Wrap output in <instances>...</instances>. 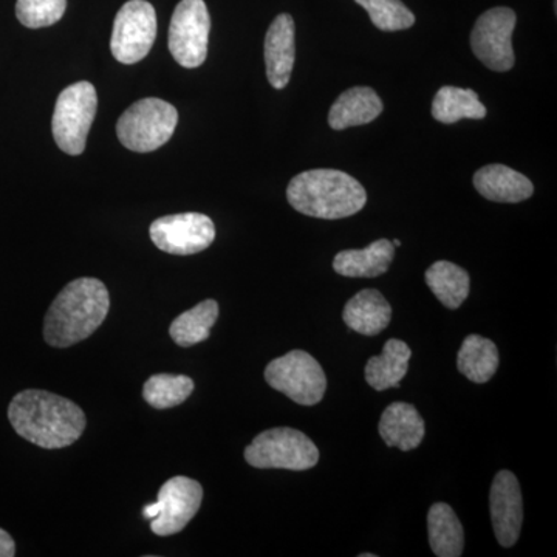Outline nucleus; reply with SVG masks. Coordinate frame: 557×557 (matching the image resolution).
<instances>
[{"mask_svg":"<svg viewBox=\"0 0 557 557\" xmlns=\"http://www.w3.org/2000/svg\"><path fill=\"white\" fill-rule=\"evenodd\" d=\"M474 186L480 196L497 203H520L534 193L530 178L505 164L483 166L474 174Z\"/></svg>","mask_w":557,"mask_h":557,"instance_id":"15","label":"nucleus"},{"mask_svg":"<svg viewBox=\"0 0 557 557\" xmlns=\"http://www.w3.org/2000/svg\"><path fill=\"white\" fill-rule=\"evenodd\" d=\"M265 380L274 391L300 406L318 405L327 391L324 369L304 350L288 351L284 357L273 359L267 366Z\"/></svg>","mask_w":557,"mask_h":557,"instance_id":"7","label":"nucleus"},{"mask_svg":"<svg viewBox=\"0 0 557 557\" xmlns=\"http://www.w3.org/2000/svg\"><path fill=\"white\" fill-rule=\"evenodd\" d=\"M157 38V13L146 0H129L121 7L113 22L110 50L121 64L145 60Z\"/></svg>","mask_w":557,"mask_h":557,"instance_id":"8","label":"nucleus"},{"mask_svg":"<svg viewBox=\"0 0 557 557\" xmlns=\"http://www.w3.org/2000/svg\"><path fill=\"white\" fill-rule=\"evenodd\" d=\"M97 109V89L89 81H79L61 91L54 106L51 132L62 152L81 156L86 150Z\"/></svg>","mask_w":557,"mask_h":557,"instance_id":"5","label":"nucleus"},{"mask_svg":"<svg viewBox=\"0 0 557 557\" xmlns=\"http://www.w3.org/2000/svg\"><path fill=\"white\" fill-rule=\"evenodd\" d=\"M9 420L17 435L44 449L67 448L87 424L76 403L38 388H27L11 399Z\"/></svg>","mask_w":557,"mask_h":557,"instance_id":"1","label":"nucleus"},{"mask_svg":"<svg viewBox=\"0 0 557 557\" xmlns=\"http://www.w3.org/2000/svg\"><path fill=\"white\" fill-rule=\"evenodd\" d=\"M347 327L364 336H376L392 321V307L379 289H361L344 307Z\"/></svg>","mask_w":557,"mask_h":557,"instance_id":"17","label":"nucleus"},{"mask_svg":"<svg viewBox=\"0 0 557 557\" xmlns=\"http://www.w3.org/2000/svg\"><path fill=\"white\" fill-rule=\"evenodd\" d=\"M218 318L219 304L214 299L203 300L174 319L170 329L171 338L180 347H193L203 343L211 335Z\"/></svg>","mask_w":557,"mask_h":557,"instance_id":"25","label":"nucleus"},{"mask_svg":"<svg viewBox=\"0 0 557 557\" xmlns=\"http://www.w3.org/2000/svg\"><path fill=\"white\" fill-rule=\"evenodd\" d=\"M203 487L197 480L177 475L160 487L157 497V518L150 520V530L157 536H172L183 530L199 512Z\"/></svg>","mask_w":557,"mask_h":557,"instance_id":"12","label":"nucleus"},{"mask_svg":"<svg viewBox=\"0 0 557 557\" xmlns=\"http://www.w3.org/2000/svg\"><path fill=\"white\" fill-rule=\"evenodd\" d=\"M288 203L309 218L338 220L357 214L368 203L364 186L336 170L300 172L289 182Z\"/></svg>","mask_w":557,"mask_h":557,"instance_id":"3","label":"nucleus"},{"mask_svg":"<svg viewBox=\"0 0 557 557\" xmlns=\"http://www.w3.org/2000/svg\"><path fill=\"white\" fill-rule=\"evenodd\" d=\"M379 431L388 448L412 450L423 442L426 424L409 403H392L381 416Z\"/></svg>","mask_w":557,"mask_h":557,"instance_id":"16","label":"nucleus"},{"mask_svg":"<svg viewBox=\"0 0 557 557\" xmlns=\"http://www.w3.org/2000/svg\"><path fill=\"white\" fill-rule=\"evenodd\" d=\"M16 555V544L13 537L0 528V557H13Z\"/></svg>","mask_w":557,"mask_h":557,"instance_id":"29","label":"nucleus"},{"mask_svg":"<svg viewBox=\"0 0 557 557\" xmlns=\"http://www.w3.org/2000/svg\"><path fill=\"white\" fill-rule=\"evenodd\" d=\"M245 460L258 469L307 471L317 467L319 449L304 432L274 428L252 440L245 449Z\"/></svg>","mask_w":557,"mask_h":557,"instance_id":"6","label":"nucleus"},{"mask_svg":"<svg viewBox=\"0 0 557 557\" xmlns=\"http://www.w3.org/2000/svg\"><path fill=\"white\" fill-rule=\"evenodd\" d=\"M391 240L380 239L364 249H346L333 259V270L344 277H379L387 273L394 260Z\"/></svg>","mask_w":557,"mask_h":557,"instance_id":"19","label":"nucleus"},{"mask_svg":"<svg viewBox=\"0 0 557 557\" xmlns=\"http://www.w3.org/2000/svg\"><path fill=\"white\" fill-rule=\"evenodd\" d=\"M368 11L373 25L381 32L408 30L416 16L401 0H355Z\"/></svg>","mask_w":557,"mask_h":557,"instance_id":"27","label":"nucleus"},{"mask_svg":"<svg viewBox=\"0 0 557 557\" xmlns=\"http://www.w3.org/2000/svg\"><path fill=\"white\" fill-rule=\"evenodd\" d=\"M108 287L95 277H79L62 288L44 321V338L51 347L75 346L94 335L108 318Z\"/></svg>","mask_w":557,"mask_h":557,"instance_id":"2","label":"nucleus"},{"mask_svg":"<svg viewBox=\"0 0 557 557\" xmlns=\"http://www.w3.org/2000/svg\"><path fill=\"white\" fill-rule=\"evenodd\" d=\"M490 507L498 544L505 548L518 544L523 523V498L519 480L512 472H497L491 486Z\"/></svg>","mask_w":557,"mask_h":557,"instance_id":"13","label":"nucleus"},{"mask_svg":"<svg viewBox=\"0 0 557 557\" xmlns=\"http://www.w3.org/2000/svg\"><path fill=\"white\" fill-rule=\"evenodd\" d=\"M211 16L203 0H182L172 14L170 51L182 67L197 69L207 61Z\"/></svg>","mask_w":557,"mask_h":557,"instance_id":"9","label":"nucleus"},{"mask_svg":"<svg viewBox=\"0 0 557 557\" xmlns=\"http://www.w3.org/2000/svg\"><path fill=\"white\" fill-rule=\"evenodd\" d=\"M383 109V101L375 90L370 87H351L333 102L329 112V124L335 131L362 126L379 119Z\"/></svg>","mask_w":557,"mask_h":557,"instance_id":"18","label":"nucleus"},{"mask_svg":"<svg viewBox=\"0 0 557 557\" xmlns=\"http://www.w3.org/2000/svg\"><path fill=\"white\" fill-rule=\"evenodd\" d=\"M193 391L194 381L189 376L157 373L143 386V398L153 409H171L185 403Z\"/></svg>","mask_w":557,"mask_h":557,"instance_id":"26","label":"nucleus"},{"mask_svg":"<svg viewBox=\"0 0 557 557\" xmlns=\"http://www.w3.org/2000/svg\"><path fill=\"white\" fill-rule=\"evenodd\" d=\"M295 58V21L289 14H278L265 36L267 78L274 89L287 87Z\"/></svg>","mask_w":557,"mask_h":557,"instance_id":"14","label":"nucleus"},{"mask_svg":"<svg viewBox=\"0 0 557 557\" xmlns=\"http://www.w3.org/2000/svg\"><path fill=\"white\" fill-rule=\"evenodd\" d=\"M498 350L493 341L469 335L458 350L457 368L472 383H487L498 369Z\"/></svg>","mask_w":557,"mask_h":557,"instance_id":"22","label":"nucleus"},{"mask_svg":"<svg viewBox=\"0 0 557 557\" xmlns=\"http://www.w3.org/2000/svg\"><path fill=\"white\" fill-rule=\"evenodd\" d=\"M429 544L438 557H460L465 549V531L448 504L432 505L428 512Z\"/></svg>","mask_w":557,"mask_h":557,"instance_id":"21","label":"nucleus"},{"mask_svg":"<svg viewBox=\"0 0 557 557\" xmlns=\"http://www.w3.org/2000/svg\"><path fill=\"white\" fill-rule=\"evenodd\" d=\"M178 124V112L170 102L145 98L134 102L116 123V135L124 148L152 152L166 145Z\"/></svg>","mask_w":557,"mask_h":557,"instance_id":"4","label":"nucleus"},{"mask_svg":"<svg viewBox=\"0 0 557 557\" xmlns=\"http://www.w3.org/2000/svg\"><path fill=\"white\" fill-rule=\"evenodd\" d=\"M361 557H375L376 555H369V553H362Z\"/></svg>","mask_w":557,"mask_h":557,"instance_id":"31","label":"nucleus"},{"mask_svg":"<svg viewBox=\"0 0 557 557\" xmlns=\"http://www.w3.org/2000/svg\"><path fill=\"white\" fill-rule=\"evenodd\" d=\"M412 351L408 344L399 339H388L380 357H372L366 364V381L375 391L383 392L399 387L409 370Z\"/></svg>","mask_w":557,"mask_h":557,"instance_id":"20","label":"nucleus"},{"mask_svg":"<svg viewBox=\"0 0 557 557\" xmlns=\"http://www.w3.org/2000/svg\"><path fill=\"white\" fill-rule=\"evenodd\" d=\"M432 116L443 124H454L467 119L483 120L486 116V108L480 102L474 90L445 86L435 95Z\"/></svg>","mask_w":557,"mask_h":557,"instance_id":"24","label":"nucleus"},{"mask_svg":"<svg viewBox=\"0 0 557 557\" xmlns=\"http://www.w3.org/2000/svg\"><path fill=\"white\" fill-rule=\"evenodd\" d=\"M67 10V0H17L16 16L27 28H44L57 24Z\"/></svg>","mask_w":557,"mask_h":557,"instance_id":"28","label":"nucleus"},{"mask_svg":"<svg viewBox=\"0 0 557 557\" xmlns=\"http://www.w3.org/2000/svg\"><path fill=\"white\" fill-rule=\"evenodd\" d=\"M157 512H159V508H157L156 502H153V504L146 505V507L143 508V516H145L146 519L152 520L153 518H157Z\"/></svg>","mask_w":557,"mask_h":557,"instance_id":"30","label":"nucleus"},{"mask_svg":"<svg viewBox=\"0 0 557 557\" xmlns=\"http://www.w3.org/2000/svg\"><path fill=\"white\" fill-rule=\"evenodd\" d=\"M150 239L168 255L190 256L205 251L215 239L214 222L199 212L164 215L152 222Z\"/></svg>","mask_w":557,"mask_h":557,"instance_id":"11","label":"nucleus"},{"mask_svg":"<svg viewBox=\"0 0 557 557\" xmlns=\"http://www.w3.org/2000/svg\"><path fill=\"white\" fill-rule=\"evenodd\" d=\"M426 284L440 302L449 310H457L467 300L471 278L456 263L438 260L426 271Z\"/></svg>","mask_w":557,"mask_h":557,"instance_id":"23","label":"nucleus"},{"mask_svg":"<svg viewBox=\"0 0 557 557\" xmlns=\"http://www.w3.org/2000/svg\"><path fill=\"white\" fill-rule=\"evenodd\" d=\"M515 11L497 7L485 11L471 33V47L479 61L493 72H508L515 67L512 33L516 28Z\"/></svg>","mask_w":557,"mask_h":557,"instance_id":"10","label":"nucleus"}]
</instances>
